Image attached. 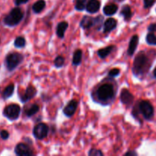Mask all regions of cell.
Segmentation results:
<instances>
[{"mask_svg": "<svg viewBox=\"0 0 156 156\" xmlns=\"http://www.w3.org/2000/svg\"><path fill=\"white\" fill-rule=\"evenodd\" d=\"M151 62L145 52L141 51L136 55L133 66V73L136 76H141L149 71Z\"/></svg>", "mask_w": 156, "mask_h": 156, "instance_id": "1", "label": "cell"}, {"mask_svg": "<svg viewBox=\"0 0 156 156\" xmlns=\"http://www.w3.org/2000/svg\"><path fill=\"white\" fill-rule=\"evenodd\" d=\"M23 16H24V14L21 12V9L18 7L15 8L4 18L5 24L9 27H14L19 24L20 21L22 20Z\"/></svg>", "mask_w": 156, "mask_h": 156, "instance_id": "2", "label": "cell"}, {"mask_svg": "<svg viewBox=\"0 0 156 156\" xmlns=\"http://www.w3.org/2000/svg\"><path fill=\"white\" fill-rule=\"evenodd\" d=\"M97 97L101 101H107L113 98L114 95V86L111 84H104L97 91Z\"/></svg>", "mask_w": 156, "mask_h": 156, "instance_id": "3", "label": "cell"}, {"mask_svg": "<svg viewBox=\"0 0 156 156\" xmlns=\"http://www.w3.org/2000/svg\"><path fill=\"white\" fill-rule=\"evenodd\" d=\"M139 110L146 120H150L154 117V108L148 101H141L139 104Z\"/></svg>", "mask_w": 156, "mask_h": 156, "instance_id": "4", "label": "cell"}, {"mask_svg": "<svg viewBox=\"0 0 156 156\" xmlns=\"http://www.w3.org/2000/svg\"><path fill=\"white\" fill-rule=\"evenodd\" d=\"M23 60V56L18 53H9L5 59V65L9 71L15 69Z\"/></svg>", "mask_w": 156, "mask_h": 156, "instance_id": "5", "label": "cell"}, {"mask_svg": "<svg viewBox=\"0 0 156 156\" xmlns=\"http://www.w3.org/2000/svg\"><path fill=\"white\" fill-rule=\"evenodd\" d=\"M20 113H21V108L18 105H10L5 108L3 111V114L5 117H7L10 120H15L19 117Z\"/></svg>", "mask_w": 156, "mask_h": 156, "instance_id": "6", "label": "cell"}, {"mask_svg": "<svg viewBox=\"0 0 156 156\" xmlns=\"http://www.w3.org/2000/svg\"><path fill=\"white\" fill-rule=\"evenodd\" d=\"M48 132L49 128L47 126V124L41 123H38L37 126H35V127L34 128L33 133L35 138H37V140H43V139L47 137Z\"/></svg>", "mask_w": 156, "mask_h": 156, "instance_id": "7", "label": "cell"}, {"mask_svg": "<svg viewBox=\"0 0 156 156\" xmlns=\"http://www.w3.org/2000/svg\"><path fill=\"white\" fill-rule=\"evenodd\" d=\"M15 152L18 156H30L33 155L28 146L24 143H19L15 146Z\"/></svg>", "mask_w": 156, "mask_h": 156, "instance_id": "8", "label": "cell"}, {"mask_svg": "<svg viewBox=\"0 0 156 156\" xmlns=\"http://www.w3.org/2000/svg\"><path fill=\"white\" fill-rule=\"evenodd\" d=\"M134 100V97L130 91L126 88H123L121 91V94H120V101L123 105H126V106H129L133 104Z\"/></svg>", "mask_w": 156, "mask_h": 156, "instance_id": "9", "label": "cell"}, {"mask_svg": "<svg viewBox=\"0 0 156 156\" xmlns=\"http://www.w3.org/2000/svg\"><path fill=\"white\" fill-rule=\"evenodd\" d=\"M78 106V102L76 100H72L69 102L68 105L64 108L63 114L66 117H71L72 116L74 115L75 112L76 111V108Z\"/></svg>", "mask_w": 156, "mask_h": 156, "instance_id": "10", "label": "cell"}, {"mask_svg": "<svg viewBox=\"0 0 156 156\" xmlns=\"http://www.w3.org/2000/svg\"><path fill=\"white\" fill-rule=\"evenodd\" d=\"M101 7V2L98 0H88L87 2L85 9L87 12L89 13L94 14L96 13L99 10Z\"/></svg>", "mask_w": 156, "mask_h": 156, "instance_id": "11", "label": "cell"}, {"mask_svg": "<svg viewBox=\"0 0 156 156\" xmlns=\"http://www.w3.org/2000/svg\"><path fill=\"white\" fill-rule=\"evenodd\" d=\"M139 44V37L137 35H134L132 37L130 40V42H129V47H128L127 53L129 56H133L135 53L136 50L137 48V46Z\"/></svg>", "mask_w": 156, "mask_h": 156, "instance_id": "12", "label": "cell"}, {"mask_svg": "<svg viewBox=\"0 0 156 156\" xmlns=\"http://www.w3.org/2000/svg\"><path fill=\"white\" fill-rule=\"evenodd\" d=\"M94 23H95V18L85 15V16L83 17L82 21H81L80 26L82 28L88 29L94 26Z\"/></svg>", "mask_w": 156, "mask_h": 156, "instance_id": "13", "label": "cell"}, {"mask_svg": "<svg viewBox=\"0 0 156 156\" xmlns=\"http://www.w3.org/2000/svg\"><path fill=\"white\" fill-rule=\"evenodd\" d=\"M36 88H35L34 87L32 86V85H30V86L27 87V88L26 89L24 95H23V97L21 98V101H22V102H26L27 101L33 98L35 96V94H36Z\"/></svg>", "mask_w": 156, "mask_h": 156, "instance_id": "14", "label": "cell"}, {"mask_svg": "<svg viewBox=\"0 0 156 156\" xmlns=\"http://www.w3.org/2000/svg\"><path fill=\"white\" fill-rule=\"evenodd\" d=\"M117 20L114 19L113 18H108V20H106L104 24V31L106 33V32H111V30H114L116 27H117Z\"/></svg>", "mask_w": 156, "mask_h": 156, "instance_id": "15", "label": "cell"}, {"mask_svg": "<svg viewBox=\"0 0 156 156\" xmlns=\"http://www.w3.org/2000/svg\"><path fill=\"white\" fill-rule=\"evenodd\" d=\"M68 26V22H66V21H62V22L58 24L57 27H56V34L59 37H63L64 34H65V31L66 30Z\"/></svg>", "mask_w": 156, "mask_h": 156, "instance_id": "16", "label": "cell"}, {"mask_svg": "<svg viewBox=\"0 0 156 156\" xmlns=\"http://www.w3.org/2000/svg\"><path fill=\"white\" fill-rule=\"evenodd\" d=\"M117 9H118V7H117V5L109 4L107 5H105V7H104L103 11L105 15L111 16V15H114V14L117 12Z\"/></svg>", "mask_w": 156, "mask_h": 156, "instance_id": "17", "label": "cell"}, {"mask_svg": "<svg viewBox=\"0 0 156 156\" xmlns=\"http://www.w3.org/2000/svg\"><path fill=\"white\" fill-rule=\"evenodd\" d=\"M114 46H109V47H107L105 48L101 49L98 52V54L99 57L101 58V59H105L106 58L111 52L114 50Z\"/></svg>", "mask_w": 156, "mask_h": 156, "instance_id": "18", "label": "cell"}, {"mask_svg": "<svg viewBox=\"0 0 156 156\" xmlns=\"http://www.w3.org/2000/svg\"><path fill=\"white\" fill-rule=\"evenodd\" d=\"M46 6V2L44 0H38L37 2L34 3L32 6V9H33L34 12L35 13H40L44 10V9Z\"/></svg>", "mask_w": 156, "mask_h": 156, "instance_id": "19", "label": "cell"}, {"mask_svg": "<svg viewBox=\"0 0 156 156\" xmlns=\"http://www.w3.org/2000/svg\"><path fill=\"white\" fill-rule=\"evenodd\" d=\"M82 51L81 50H77L75 51L73 58V64L75 66H78L82 62Z\"/></svg>", "mask_w": 156, "mask_h": 156, "instance_id": "20", "label": "cell"}, {"mask_svg": "<svg viewBox=\"0 0 156 156\" xmlns=\"http://www.w3.org/2000/svg\"><path fill=\"white\" fill-rule=\"evenodd\" d=\"M14 89H15V85L14 84H10L9 85H8L5 88L4 91L2 93V97L3 98L7 99L9 98H10L14 92Z\"/></svg>", "mask_w": 156, "mask_h": 156, "instance_id": "21", "label": "cell"}, {"mask_svg": "<svg viewBox=\"0 0 156 156\" xmlns=\"http://www.w3.org/2000/svg\"><path fill=\"white\" fill-rule=\"evenodd\" d=\"M120 14L124 17V19L126 21L129 20L131 18V17H132V11H131L130 7L129 5H124L122 8Z\"/></svg>", "mask_w": 156, "mask_h": 156, "instance_id": "22", "label": "cell"}, {"mask_svg": "<svg viewBox=\"0 0 156 156\" xmlns=\"http://www.w3.org/2000/svg\"><path fill=\"white\" fill-rule=\"evenodd\" d=\"M39 111V106L37 105H32L29 108L26 110V114L27 117H32Z\"/></svg>", "mask_w": 156, "mask_h": 156, "instance_id": "23", "label": "cell"}, {"mask_svg": "<svg viewBox=\"0 0 156 156\" xmlns=\"http://www.w3.org/2000/svg\"><path fill=\"white\" fill-rule=\"evenodd\" d=\"M146 42L152 46H156V35L153 32H149L146 36Z\"/></svg>", "mask_w": 156, "mask_h": 156, "instance_id": "24", "label": "cell"}, {"mask_svg": "<svg viewBox=\"0 0 156 156\" xmlns=\"http://www.w3.org/2000/svg\"><path fill=\"white\" fill-rule=\"evenodd\" d=\"M25 44H26V41H25V39H24V37H18L15 39V43H14V44H15V47H18V48H21V47H24V46H25Z\"/></svg>", "mask_w": 156, "mask_h": 156, "instance_id": "25", "label": "cell"}, {"mask_svg": "<svg viewBox=\"0 0 156 156\" xmlns=\"http://www.w3.org/2000/svg\"><path fill=\"white\" fill-rule=\"evenodd\" d=\"M87 1L88 0H76V9L77 11H82L85 9Z\"/></svg>", "mask_w": 156, "mask_h": 156, "instance_id": "26", "label": "cell"}, {"mask_svg": "<svg viewBox=\"0 0 156 156\" xmlns=\"http://www.w3.org/2000/svg\"><path fill=\"white\" fill-rule=\"evenodd\" d=\"M64 62H65V59L62 57V56H59L55 59L54 60V65L55 66L59 68V67H62L63 66Z\"/></svg>", "mask_w": 156, "mask_h": 156, "instance_id": "27", "label": "cell"}, {"mask_svg": "<svg viewBox=\"0 0 156 156\" xmlns=\"http://www.w3.org/2000/svg\"><path fill=\"white\" fill-rule=\"evenodd\" d=\"M103 155V152H102L101 151L98 150V149H92L89 151V152H88V155L90 156H102Z\"/></svg>", "mask_w": 156, "mask_h": 156, "instance_id": "28", "label": "cell"}, {"mask_svg": "<svg viewBox=\"0 0 156 156\" xmlns=\"http://www.w3.org/2000/svg\"><path fill=\"white\" fill-rule=\"evenodd\" d=\"M120 74V69H113L109 72V76L111 77H116V76H119Z\"/></svg>", "mask_w": 156, "mask_h": 156, "instance_id": "29", "label": "cell"}, {"mask_svg": "<svg viewBox=\"0 0 156 156\" xmlns=\"http://www.w3.org/2000/svg\"><path fill=\"white\" fill-rule=\"evenodd\" d=\"M155 0H144V8L145 9H149L153 5Z\"/></svg>", "mask_w": 156, "mask_h": 156, "instance_id": "30", "label": "cell"}, {"mask_svg": "<svg viewBox=\"0 0 156 156\" xmlns=\"http://www.w3.org/2000/svg\"><path fill=\"white\" fill-rule=\"evenodd\" d=\"M0 136H1L2 140H7L9 137V133L6 130H2L0 132Z\"/></svg>", "mask_w": 156, "mask_h": 156, "instance_id": "31", "label": "cell"}, {"mask_svg": "<svg viewBox=\"0 0 156 156\" xmlns=\"http://www.w3.org/2000/svg\"><path fill=\"white\" fill-rule=\"evenodd\" d=\"M148 30L149 32H155L156 31V23H154V24H149V27H148Z\"/></svg>", "mask_w": 156, "mask_h": 156, "instance_id": "32", "label": "cell"}, {"mask_svg": "<svg viewBox=\"0 0 156 156\" xmlns=\"http://www.w3.org/2000/svg\"><path fill=\"white\" fill-rule=\"evenodd\" d=\"M29 0H15V3L16 5H20L21 4H25Z\"/></svg>", "mask_w": 156, "mask_h": 156, "instance_id": "33", "label": "cell"}, {"mask_svg": "<svg viewBox=\"0 0 156 156\" xmlns=\"http://www.w3.org/2000/svg\"><path fill=\"white\" fill-rule=\"evenodd\" d=\"M125 155H137V153L134 151H129V152H126Z\"/></svg>", "mask_w": 156, "mask_h": 156, "instance_id": "34", "label": "cell"}, {"mask_svg": "<svg viewBox=\"0 0 156 156\" xmlns=\"http://www.w3.org/2000/svg\"><path fill=\"white\" fill-rule=\"evenodd\" d=\"M153 76H154V77L156 79V67L155 69H154V71H153Z\"/></svg>", "mask_w": 156, "mask_h": 156, "instance_id": "35", "label": "cell"}]
</instances>
